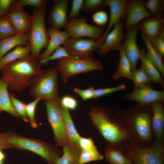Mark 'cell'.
<instances>
[{
	"label": "cell",
	"mask_w": 164,
	"mask_h": 164,
	"mask_svg": "<svg viewBox=\"0 0 164 164\" xmlns=\"http://www.w3.org/2000/svg\"><path fill=\"white\" fill-rule=\"evenodd\" d=\"M93 125L108 144L122 148L133 143L130 131L118 111L105 106L92 108L88 113Z\"/></svg>",
	"instance_id": "6da1fadb"
},
{
	"label": "cell",
	"mask_w": 164,
	"mask_h": 164,
	"mask_svg": "<svg viewBox=\"0 0 164 164\" xmlns=\"http://www.w3.org/2000/svg\"><path fill=\"white\" fill-rule=\"evenodd\" d=\"M41 70V64L30 53L5 66L1 70L2 78L7 83L8 89L21 92L29 86L33 77Z\"/></svg>",
	"instance_id": "7a4b0ae2"
},
{
	"label": "cell",
	"mask_w": 164,
	"mask_h": 164,
	"mask_svg": "<svg viewBox=\"0 0 164 164\" xmlns=\"http://www.w3.org/2000/svg\"><path fill=\"white\" fill-rule=\"evenodd\" d=\"M0 139L7 143L10 148L26 150L45 159L48 164H56L61 153L56 146L37 139L27 138L10 132L0 133Z\"/></svg>",
	"instance_id": "3957f363"
},
{
	"label": "cell",
	"mask_w": 164,
	"mask_h": 164,
	"mask_svg": "<svg viewBox=\"0 0 164 164\" xmlns=\"http://www.w3.org/2000/svg\"><path fill=\"white\" fill-rule=\"evenodd\" d=\"M59 71L55 67L41 70L34 75L30 82L29 94L44 101L48 100L60 103L59 93L58 75Z\"/></svg>",
	"instance_id": "277c9868"
},
{
	"label": "cell",
	"mask_w": 164,
	"mask_h": 164,
	"mask_svg": "<svg viewBox=\"0 0 164 164\" xmlns=\"http://www.w3.org/2000/svg\"><path fill=\"white\" fill-rule=\"evenodd\" d=\"M119 114L127 126L131 125L141 140L148 142L152 136V111L150 105L139 104Z\"/></svg>",
	"instance_id": "5b68a950"
},
{
	"label": "cell",
	"mask_w": 164,
	"mask_h": 164,
	"mask_svg": "<svg viewBox=\"0 0 164 164\" xmlns=\"http://www.w3.org/2000/svg\"><path fill=\"white\" fill-rule=\"evenodd\" d=\"M58 69L63 82L67 83L69 78L84 73L104 70L101 61L93 56L85 58L73 57H63L56 60Z\"/></svg>",
	"instance_id": "8992f818"
},
{
	"label": "cell",
	"mask_w": 164,
	"mask_h": 164,
	"mask_svg": "<svg viewBox=\"0 0 164 164\" xmlns=\"http://www.w3.org/2000/svg\"><path fill=\"white\" fill-rule=\"evenodd\" d=\"M46 2L40 8H33L32 19L29 32L31 53L37 60L42 49L47 47L49 37L45 22Z\"/></svg>",
	"instance_id": "52a82bcc"
},
{
	"label": "cell",
	"mask_w": 164,
	"mask_h": 164,
	"mask_svg": "<svg viewBox=\"0 0 164 164\" xmlns=\"http://www.w3.org/2000/svg\"><path fill=\"white\" fill-rule=\"evenodd\" d=\"M125 153L134 164H164L162 142L156 141L147 148H140L133 143L126 148Z\"/></svg>",
	"instance_id": "ba28073f"
},
{
	"label": "cell",
	"mask_w": 164,
	"mask_h": 164,
	"mask_svg": "<svg viewBox=\"0 0 164 164\" xmlns=\"http://www.w3.org/2000/svg\"><path fill=\"white\" fill-rule=\"evenodd\" d=\"M44 101L48 119L53 131L55 142L57 146H63L67 143V137L60 103L50 100Z\"/></svg>",
	"instance_id": "9c48e42d"
},
{
	"label": "cell",
	"mask_w": 164,
	"mask_h": 164,
	"mask_svg": "<svg viewBox=\"0 0 164 164\" xmlns=\"http://www.w3.org/2000/svg\"><path fill=\"white\" fill-rule=\"evenodd\" d=\"M70 56L79 58L93 56L94 52L101 46L99 39L70 37L63 44Z\"/></svg>",
	"instance_id": "30bf717a"
},
{
	"label": "cell",
	"mask_w": 164,
	"mask_h": 164,
	"mask_svg": "<svg viewBox=\"0 0 164 164\" xmlns=\"http://www.w3.org/2000/svg\"><path fill=\"white\" fill-rule=\"evenodd\" d=\"M87 22V19L83 16L69 20L64 27L65 30L72 37L80 38L87 36L91 39H100L104 32V27L89 24Z\"/></svg>",
	"instance_id": "8fae6325"
},
{
	"label": "cell",
	"mask_w": 164,
	"mask_h": 164,
	"mask_svg": "<svg viewBox=\"0 0 164 164\" xmlns=\"http://www.w3.org/2000/svg\"><path fill=\"white\" fill-rule=\"evenodd\" d=\"M123 99L135 101L143 105H150L158 101H164V91L155 90L152 88L151 84H149L134 88Z\"/></svg>",
	"instance_id": "7c38bea8"
},
{
	"label": "cell",
	"mask_w": 164,
	"mask_h": 164,
	"mask_svg": "<svg viewBox=\"0 0 164 164\" xmlns=\"http://www.w3.org/2000/svg\"><path fill=\"white\" fill-rule=\"evenodd\" d=\"M6 16L15 29L16 34L29 32L32 16L26 12L23 7L13 3Z\"/></svg>",
	"instance_id": "4fadbf2b"
},
{
	"label": "cell",
	"mask_w": 164,
	"mask_h": 164,
	"mask_svg": "<svg viewBox=\"0 0 164 164\" xmlns=\"http://www.w3.org/2000/svg\"><path fill=\"white\" fill-rule=\"evenodd\" d=\"M124 34L123 46L126 55L130 63L132 72L136 68L138 60L139 59L140 50L137 43V36L139 29L137 25L126 29Z\"/></svg>",
	"instance_id": "5bb4252c"
},
{
	"label": "cell",
	"mask_w": 164,
	"mask_h": 164,
	"mask_svg": "<svg viewBox=\"0 0 164 164\" xmlns=\"http://www.w3.org/2000/svg\"><path fill=\"white\" fill-rule=\"evenodd\" d=\"M145 0L128 1L126 8V29L137 25L144 19L152 17L145 6Z\"/></svg>",
	"instance_id": "9a60e30c"
},
{
	"label": "cell",
	"mask_w": 164,
	"mask_h": 164,
	"mask_svg": "<svg viewBox=\"0 0 164 164\" xmlns=\"http://www.w3.org/2000/svg\"><path fill=\"white\" fill-rule=\"evenodd\" d=\"M124 25L121 19L114 25L113 30L107 35L104 43L97 50L99 54L104 55L110 51L118 50L123 45Z\"/></svg>",
	"instance_id": "2e32d148"
},
{
	"label": "cell",
	"mask_w": 164,
	"mask_h": 164,
	"mask_svg": "<svg viewBox=\"0 0 164 164\" xmlns=\"http://www.w3.org/2000/svg\"><path fill=\"white\" fill-rule=\"evenodd\" d=\"M128 1L125 0H105V5L110 8V13L107 28L101 38L99 39L101 45L104 43L112 26L119 19L125 20Z\"/></svg>",
	"instance_id": "e0dca14e"
},
{
	"label": "cell",
	"mask_w": 164,
	"mask_h": 164,
	"mask_svg": "<svg viewBox=\"0 0 164 164\" xmlns=\"http://www.w3.org/2000/svg\"><path fill=\"white\" fill-rule=\"evenodd\" d=\"M69 1L55 0L48 16V20L52 27L59 30L65 27L68 22L67 11Z\"/></svg>",
	"instance_id": "ac0fdd59"
},
{
	"label": "cell",
	"mask_w": 164,
	"mask_h": 164,
	"mask_svg": "<svg viewBox=\"0 0 164 164\" xmlns=\"http://www.w3.org/2000/svg\"><path fill=\"white\" fill-rule=\"evenodd\" d=\"M49 41L45 51L39 54L37 59L39 62L51 55L56 49L70 36L68 32L64 30L60 31L52 27L47 29Z\"/></svg>",
	"instance_id": "d6986e66"
},
{
	"label": "cell",
	"mask_w": 164,
	"mask_h": 164,
	"mask_svg": "<svg viewBox=\"0 0 164 164\" xmlns=\"http://www.w3.org/2000/svg\"><path fill=\"white\" fill-rule=\"evenodd\" d=\"M163 17H152L141 21L138 26L142 34L151 41L164 31Z\"/></svg>",
	"instance_id": "ffe728a7"
},
{
	"label": "cell",
	"mask_w": 164,
	"mask_h": 164,
	"mask_svg": "<svg viewBox=\"0 0 164 164\" xmlns=\"http://www.w3.org/2000/svg\"><path fill=\"white\" fill-rule=\"evenodd\" d=\"M164 101H158L151 105L152 111V126L157 141L162 142L164 126Z\"/></svg>",
	"instance_id": "44dd1931"
},
{
	"label": "cell",
	"mask_w": 164,
	"mask_h": 164,
	"mask_svg": "<svg viewBox=\"0 0 164 164\" xmlns=\"http://www.w3.org/2000/svg\"><path fill=\"white\" fill-rule=\"evenodd\" d=\"M139 59L141 67L149 77L151 82L163 87L164 82L162 75L157 69L148 57L145 49L140 50Z\"/></svg>",
	"instance_id": "7402d4cb"
},
{
	"label": "cell",
	"mask_w": 164,
	"mask_h": 164,
	"mask_svg": "<svg viewBox=\"0 0 164 164\" xmlns=\"http://www.w3.org/2000/svg\"><path fill=\"white\" fill-rule=\"evenodd\" d=\"M29 42V34H15L0 41V59L9 51L18 46H26Z\"/></svg>",
	"instance_id": "603a6c76"
},
{
	"label": "cell",
	"mask_w": 164,
	"mask_h": 164,
	"mask_svg": "<svg viewBox=\"0 0 164 164\" xmlns=\"http://www.w3.org/2000/svg\"><path fill=\"white\" fill-rule=\"evenodd\" d=\"M122 149L118 147L108 145L104 154L107 161L110 164H133L132 160Z\"/></svg>",
	"instance_id": "cb8c5ba5"
},
{
	"label": "cell",
	"mask_w": 164,
	"mask_h": 164,
	"mask_svg": "<svg viewBox=\"0 0 164 164\" xmlns=\"http://www.w3.org/2000/svg\"><path fill=\"white\" fill-rule=\"evenodd\" d=\"M63 155L56 164H79L81 149L79 145L67 142L63 146Z\"/></svg>",
	"instance_id": "d4e9b609"
},
{
	"label": "cell",
	"mask_w": 164,
	"mask_h": 164,
	"mask_svg": "<svg viewBox=\"0 0 164 164\" xmlns=\"http://www.w3.org/2000/svg\"><path fill=\"white\" fill-rule=\"evenodd\" d=\"M31 52L29 42L26 46H18L0 59V71L9 63L28 56Z\"/></svg>",
	"instance_id": "484cf974"
},
{
	"label": "cell",
	"mask_w": 164,
	"mask_h": 164,
	"mask_svg": "<svg viewBox=\"0 0 164 164\" xmlns=\"http://www.w3.org/2000/svg\"><path fill=\"white\" fill-rule=\"evenodd\" d=\"M119 52V61L118 69L112 76V78L117 80L121 77L132 80V72L130 63L125 54L123 45L118 51Z\"/></svg>",
	"instance_id": "4316f807"
},
{
	"label": "cell",
	"mask_w": 164,
	"mask_h": 164,
	"mask_svg": "<svg viewBox=\"0 0 164 164\" xmlns=\"http://www.w3.org/2000/svg\"><path fill=\"white\" fill-rule=\"evenodd\" d=\"M8 85L3 79H0V113L6 112L13 117L19 118V116L12 104L8 92Z\"/></svg>",
	"instance_id": "83f0119b"
},
{
	"label": "cell",
	"mask_w": 164,
	"mask_h": 164,
	"mask_svg": "<svg viewBox=\"0 0 164 164\" xmlns=\"http://www.w3.org/2000/svg\"><path fill=\"white\" fill-rule=\"evenodd\" d=\"M60 107L67 135V142L79 145L78 140L80 136L76 129L69 110L61 105Z\"/></svg>",
	"instance_id": "f1b7e54d"
},
{
	"label": "cell",
	"mask_w": 164,
	"mask_h": 164,
	"mask_svg": "<svg viewBox=\"0 0 164 164\" xmlns=\"http://www.w3.org/2000/svg\"><path fill=\"white\" fill-rule=\"evenodd\" d=\"M147 50L146 53L150 60L154 65L161 74L162 77L164 76L163 60L155 49L149 40L145 36L142 35Z\"/></svg>",
	"instance_id": "f546056e"
},
{
	"label": "cell",
	"mask_w": 164,
	"mask_h": 164,
	"mask_svg": "<svg viewBox=\"0 0 164 164\" xmlns=\"http://www.w3.org/2000/svg\"><path fill=\"white\" fill-rule=\"evenodd\" d=\"M103 159V156L100 153L97 149H82L79 164H84L91 161L101 160Z\"/></svg>",
	"instance_id": "4dcf8cb0"
},
{
	"label": "cell",
	"mask_w": 164,
	"mask_h": 164,
	"mask_svg": "<svg viewBox=\"0 0 164 164\" xmlns=\"http://www.w3.org/2000/svg\"><path fill=\"white\" fill-rule=\"evenodd\" d=\"M145 6L152 17H163L164 1L162 0H146Z\"/></svg>",
	"instance_id": "1f68e13d"
},
{
	"label": "cell",
	"mask_w": 164,
	"mask_h": 164,
	"mask_svg": "<svg viewBox=\"0 0 164 164\" xmlns=\"http://www.w3.org/2000/svg\"><path fill=\"white\" fill-rule=\"evenodd\" d=\"M15 34V29L6 16H0V41Z\"/></svg>",
	"instance_id": "d6a6232c"
},
{
	"label": "cell",
	"mask_w": 164,
	"mask_h": 164,
	"mask_svg": "<svg viewBox=\"0 0 164 164\" xmlns=\"http://www.w3.org/2000/svg\"><path fill=\"white\" fill-rule=\"evenodd\" d=\"M134 84V88L149 84L151 81L146 72L141 66L132 72V80Z\"/></svg>",
	"instance_id": "836d02e7"
},
{
	"label": "cell",
	"mask_w": 164,
	"mask_h": 164,
	"mask_svg": "<svg viewBox=\"0 0 164 164\" xmlns=\"http://www.w3.org/2000/svg\"><path fill=\"white\" fill-rule=\"evenodd\" d=\"M105 6V0H84L81 11L91 13L97 11Z\"/></svg>",
	"instance_id": "e575fe53"
},
{
	"label": "cell",
	"mask_w": 164,
	"mask_h": 164,
	"mask_svg": "<svg viewBox=\"0 0 164 164\" xmlns=\"http://www.w3.org/2000/svg\"><path fill=\"white\" fill-rule=\"evenodd\" d=\"M9 95L11 103L19 117L26 122H29L26 111V104L17 99L12 94L9 93Z\"/></svg>",
	"instance_id": "d590c367"
},
{
	"label": "cell",
	"mask_w": 164,
	"mask_h": 164,
	"mask_svg": "<svg viewBox=\"0 0 164 164\" xmlns=\"http://www.w3.org/2000/svg\"><path fill=\"white\" fill-rule=\"evenodd\" d=\"M41 100L39 97H36L34 101L26 105V111L29 122L31 126L33 128L38 126L35 117V112L37 104Z\"/></svg>",
	"instance_id": "8d00e7d4"
},
{
	"label": "cell",
	"mask_w": 164,
	"mask_h": 164,
	"mask_svg": "<svg viewBox=\"0 0 164 164\" xmlns=\"http://www.w3.org/2000/svg\"><path fill=\"white\" fill-rule=\"evenodd\" d=\"M68 57L71 56H70L63 46H60L56 49L51 55L39 62L41 65H46L51 61Z\"/></svg>",
	"instance_id": "74e56055"
},
{
	"label": "cell",
	"mask_w": 164,
	"mask_h": 164,
	"mask_svg": "<svg viewBox=\"0 0 164 164\" xmlns=\"http://www.w3.org/2000/svg\"><path fill=\"white\" fill-rule=\"evenodd\" d=\"M150 42L155 49L164 60V31Z\"/></svg>",
	"instance_id": "f35d334b"
},
{
	"label": "cell",
	"mask_w": 164,
	"mask_h": 164,
	"mask_svg": "<svg viewBox=\"0 0 164 164\" xmlns=\"http://www.w3.org/2000/svg\"><path fill=\"white\" fill-rule=\"evenodd\" d=\"M125 85L122 84L115 87L95 89L94 91V98L119 91L124 90L125 89Z\"/></svg>",
	"instance_id": "ab89813d"
},
{
	"label": "cell",
	"mask_w": 164,
	"mask_h": 164,
	"mask_svg": "<svg viewBox=\"0 0 164 164\" xmlns=\"http://www.w3.org/2000/svg\"><path fill=\"white\" fill-rule=\"evenodd\" d=\"M84 0H73L72 2L71 10L68 16V20L76 19L81 11Z\"/></svg>",
	"instance_id": "60d3db41"
},
{
	"label": "cell",
	"mask_w": 164,
	"mask_h": 164,
	"mask_svg": "<svg viewBox=\"0 0 164 164\" xmlns=\"http://www.w3.org/2000/svg\"><path fill=\"white\" fill-rule=\"evenodd\" d=\"M60 104L68 110H74L77 108L78 103L74 98L70 96L66 95L60 98Z\"/></svg>",
	"instance_id": "b9f144b4"
},
{
	"label": "cell",
	"mask_w": 164,
	"mask_h": 164,
	"mask_svg": "<svg viewBox=\"0 0 164 164\" xmlns=\"http://www.w3.org/2000/svg\"><path fill=\"white\" fill-rule=\"evenodd\" d=\"M92 19L96 24L102 26L105 25L108 21V13L104 11H97L93 15Z\"/></svg>",
	"instance_id": "7bdbcfd3"
},
{
	"label": "cell",
	"mask_w": 164,
	"mask_h": 164,
	"mask_svg": "<svg viewBox=\"0 0 164 164\" xmlns=\"http://www.w3.org/2000/svg\"><path fill=\"white\" fill-rule=\"evenodd\" d=\"M46 2L45 0H15L14 3L23 8L24 6L28 5L33 8H40Z\"/></svg>",
	"instance_id": "ee69618b"
},
{
	"label": "cell",
	"mask_w": 164,
	"mask_h": 164,
	"mask_svg": "<svg viewBox=\"0 0 164 164\" xmlns=\"http://www.w3.org/2000/svg\"><path fill=\"white\" fill-rule=\"evenodd\" d=\"M94 90L95 88L92 86L85 89H81L77 87L73 89L74 92L79 95L84 101L94 98Z\"/></svg>",
	"instance_id": "f6af8a7d"
},
{
	"label": "cell",
	"mask_w": 164,
	"mask_h": 164,
	"mask_svg": "<svg viewBox=\"0 0 164 164\" xmlns=\"http://www.w3.org/2000/svg\"><path fill=\"white\" fill-rule=\"evenodd\" d=\"M79 146L81 149H97L92 138H85L80 136L78 140Z\"/></svg>",
	"instance_id": "bcb514c9"
},
{
	"label": "cell",
	"mask_w": 164,
	"mask_h": 164,
	"mask_svg": "<svg viewBox=\"0 0 164 164\" xmlns=\"http://www.w3.org/2000/svg\"><path fill=\"white\" fill-rule=\"evenodd\" d=\"M15 0H0V16H6Z\"/></svg>",
	"instance_id": "7dc6e473"
},
{
	"label": "cell",
	"mask_w": 164,
	"mask_h": 164,
	"mask_svg": "<svg viewBox=\"0 0 164 164\" xmlns=\"http://www.w3.org/2000/svg\"><path fill=\"white\" fill-rule=\"evenodd\" d=\"M10 148L9 145L6 142L0 139V150Z\"/></svg>",
	"instance_id": "c3c4849f"
},
{
	"label": "cell",
	"mask_w": 164,
	"mask_h": 164,
	"mask_svg": "<svg viewBox=\"0 0 164 164\" xmlns=\"http://www.w3.org/2000/svg\"><path fill=\"white\" fill-rule=\"evenodd\" d=\"M5 158V155L2 150H0V161L3 162Z\"/></svg>",
	"instance_id": "681fc988"
},
{
	"label": "cell",
	"mask_w": 164,
	"mask_h": 164,
	"mask_svg": "<svg viewBox=\"0 0 164 164\" xmlns=\"http://www.w3.org/2000/svg\"><path fill=\"white\" fill-rule=\"evenodd\" d=\"M0 164H3V162L0 161Z\"/></svg>",
	"instance_id": "f907efd6"
}]
</instances>
